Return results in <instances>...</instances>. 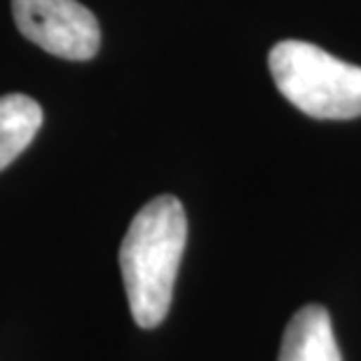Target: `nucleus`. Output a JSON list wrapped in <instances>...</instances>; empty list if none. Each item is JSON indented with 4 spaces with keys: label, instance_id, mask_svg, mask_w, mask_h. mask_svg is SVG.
I'll use <instances>...</instances> for the list:
<instances>
[{
    "label": "nucleus",
    "instance_id": "obj_1",
    "mask_svg": "<svg viewBox=\"0 0 361 361\" xmlns=\"http://www.w3.org/2000/svg\"><path fill=\"white\" fill-rule=\"evenodd\" d=\"M185 240V209L174 195L150 200L129 223L120 247V270L129 310L141 329L160 326L167 317Z\"/></svg>",
    "mask_w": 361,
    "mask_h": 361
},
{
    "label": "nucleus",
    "instance_id": "obj_2",
    "mask_svg": "<svg viewBox=\"0 0 361 361\" xmlns=\"http://www.w3.org/2000/svg\"><path fill=\"white\" fill-rule=\"evenodd\" d=\"M281 97L310 118L352 120L361 115V66L302 40H281L268 56Z\"/></svg>",
    "mask_w": 361,
    "mask_h": 361
},
{
    "label": "nucleus",
    "instance_id": "obj_3",
    "mask_svg": "<svg viewBox=\"0 0 361 361\" xmlns=\"http://www.w3.org/2000/svg\"><path fill=\"white\" fill-rule=\"evenodd\" d=\"M12 14L24 38L49 54L87 61L99 52V21L78 0H12Z\"/></svg>",
    "mask_w": 361,
    "mask_h": 361
},
{
    "label": "nucleus",
    "instance_id": "obj_4",
    "mask_svg": "<svg viewBox=\"0 0 361 361\" xmlns=\"http://www.w3.org/2000/svg\"><path fill=\"white\" fill-rule=\"evenodd\" d=\"M279 361H343L334 324L322 305L298 310L281 338Z\"/></svg>",
    "mask_w": 361,
    "mask_h": 361
},
{
    "label": "nucleus",
    "instance_id": "obj_5",
    "mask_svg": "<svg viewBox=\"0 0 361 361\" xmlns=\"http://www.w3.org/2000/svg\"><path fill=\"white\" fill-rule=\"evenodd\" d=\"M42 125V108L26 94L0 97V171L28 148Z\"/></svg>",
    "mask_w": 361,
    "mask_h": 361
}]
</instances>
